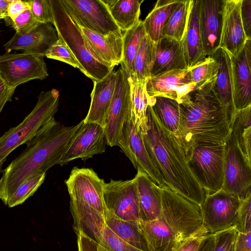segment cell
Masks as SVG:
<instances>
[{"mask_svg": "<svg viewBox=\"0 0 251 251\" xmlns=\"http://www.w3.org/2000/svg\"><path fill=\"white\" fill-rule=\"evenodd\" d=\"M188 69L181 41L162 37L153 42L151 76Z\"/></svg>", "mask_w": 251, "mask_h": 251, "instance_id": "cell-23", "label": "cell"}, {"mask_svg": "<svg viewBox=\"0 0 251 251\" xmlns=\"http://www.w3.org/2000/svg\"><path fill=\"white\" fill-rule=\"evenodd\" d=\"M208 234L202 233L190 237L181 242L175 251H197Z\"/></svg>", "mask_w": 251, "mask_h": 251, "instance_id": "cell-48", "label": "cell"}, {"mask_svg": "<svg viewBox=\"0 0 251 251\" xmlns=\"http://www.w3.org/2000/svg\"><path fill=\"white\" fill-rule=\"evenodd\" d=\"M241 200L220 190L206 194L201 206L204 226L209 234L234 227Z\"/></svg>", "mask_w": 251, "mask_h": 251, "instance_id": "cell-13", "label": "cell"}, {"mask_svg": "<svg viewBox=\"0 0 251 251\" xmlns=\"http://www.w3.org/2000/svg\"><path fill=\"white\" fill-rule=\"evenodd\" d=\"M237 234L234 227L214 233L213 251H235Z\"/></svg>", "mask_w": 251, "mask_h": 251, "instance_id": "cell-42", "label": "cell"}, {"mask_svg": "<svg viewBox=\"0 0 251 251\" xmlns=\"http://www.w3.org/2000/svg\"><path fill=\"white\" fill-rule=\"evenodd\" d=\"M65 182L70 198L74 230L86 218L105 219L108 213L104 199L105 182L92 169L74 167Z\"/></svg>", "mask_w": 251, "mask_h": 251, "instance_id": "cell-4", "label": "cell"}, {"mask_svg": "<svg viewBox=\"0 0 251 251\" xmlns=\"http://www.w3.org/2000/svg\"><path fill=\"white\" fill-rule=\"evenodd\" d=\"M59 98L56 89L42 91L34 108L22 122L0 137V169L12 151L32 139L40 128L54 117L58 110Z\"/></svg>", "mask_w": 251, "mask_h": 251, "instance_id": "cell-7", "label": "cell"}, {"mask_svg": "<svg viewBox=\"0 0 251 251\" xmlns=\"http://www.w3.org/2000/svg\"><path fill=\"white\" fill-rule=\"evenodd\" d=\"M140 222L151 251H175L180 244L161 218Z\"/></svg>", "mask_w": 251, "mask_h": 251, "instance_id": "cell-30", "label": "cell"}, {"mask_svg": "<svg viewBox=\"0 0 251 251\" xmlns=\"http://www.w3.org/2000/svg\"><path fill=\"white\" fill-rule=\"evenodd\" d=\"M11 0H0V13L2 19L7 18V9Z\"/></svg>", "mask_w": 251, "mask_h": 251, "instance_id": "cell-53", "label": "cell"}, {"mask_svg": "<svg viewBox=\"0 0 251 251\" xmlns=\"http://www.w3.org/2000/svg\"><path fill=\"white\" fill-rule=\"evenodd\" d=\"M158 187L162 204L160 218L172 231L179 244L198 234H209L203 225L201 206L165 184Z\"/></svg>", "mask_w": 251, "mask_h": 251, "instance_id": "cell-6", "label": "cell"}, {"mask_svg": "<svg viewBox=\"0 0 251 251\" xmlns=\"http://www.w3.org/2000/svg\"><path fill=\"white\" fill-rule=\"evenodd\" d=\"M235 251H251V232H238Z\"/></svg>", "mask_w": 251, "mask_h": 251, "instance_id": "cell-51", "label": "cell"}, {"mask_svg": "<svg viewBox=\"0 0 251 251\" xmlns=\"http://www.w3.org/2000/svg\"><path fill=\"white\" fill-rule=\"evenodd\" d=\"M134 177L139 204L140 221H150L160 218L162 204L158 185L140 171H137Z\"/></svg>", "mask_w": 251, "mask_h": 251, "instance_id": "cell-27", "label": "cell"}, {"mask_svg": "<svg viewBox=\"0 0 251 251\" xmlns=\"http://www.w3.org/2000/svg\"><path fill=\"white\" fill-rule=\"evenodd\" d=\"M79 27L91 53L100 62L111 68L121 63L123 34L111 33L104 36Z\"/></svg>", "mask_w": 251, "mask_h": 251, "instance_id": "cell-22", "label": "cell"}, {"mask_svg": "<svg viewBox=\"0 0 251 251\" xmlns=\"http://www.w3.org/2000/svg\"><path fill=\"white\" fill-rule=\"evenodd\" d=\"M221 190L240 200L251 196V162L242 152L231 132L225 143L224 180Z\"/></svg>", "mask_w": 251, "mask_h": 251, "instance_id": "cell-10", "label": "cell"}, {"mask_svg": "<svg viewBox=\"0 0 251 251\" xmlns=\"http://www.w3.org/2000/svg\"><path fill=\"white\" fill-rule=\"evenodd\" d=\"M225 144L200 143L186 152L188 162L206 195L221 190Z\"/></svg>", "mask_w": 251, "mask_h": 251, "instance_id": "cell-8", "label": "cell"}, {"mask_svg": "<svg viewBox=\"0 0 251 251\" xmlns=\"http://www.w3.org/2000/svg\"><path fill=\"white\" fill-rule=\"evenodd\" d=\"M76 235L78 251H107L101 245L82 233Z\"/></svg>", "mask_w": 251, "mask_h": 251, "instance_id": "cell-47", "label": "cell"}, {"mask_svg": "<svg viewBox=\"0 0 251 251\" xmlns=\"http://www.w3.org/2000/svg\"><path fill=\"white\" fill-rule=\"evenodd\" d=\"M104 199L109 212L127 221H140V209L135 177L126 180L111 179L104 187Z\"/></svg>", "mask_w": 251, "mask_h": 251, "instance_id": "cell-14", "label": "cell"}, {"mask_svg": "<svg viewBox=\"0 0 251 251\" xmlns=\"http://www.w3.org/2000/svg\"><path fill=\"white\" fill-rule=\"evenodd\" d=\"M12 22L16 33L18 34L27 33L40 24L33 17L30 8L18 15Z\"/></svg>", "mask_w": 251, "mask_h": 251, "instance_id": "cell-45", "label": "cell"}, {"mask_svg": "<svg viewBox=\"0 0 251 251\" xmlns=\"http://www.w3.org/2000/svg\"><path fill=\"white\" fill-rule=\"evenodd\" d=\"M230 56L233 100L237 110L251 105V39L236 56Z\"/></svg>", "mask_w": 251, "mask_h": 251, "instance_id": "cell-19", "label": "cell"}, {"mask_svg": "<svg viewBox=\"0 0 251 251\" xmlns=\"http://www.w3.org/2000/svg\"><path fill=\"white\" fill-rule=\"evenodd\" d=\"M181 43L188 68L207 56L200 27L199 0H190L187 25Z\"/></svg>", "mask_w": 251, "mask_h": 251, "instance_id": "cell-26", "label": "cell"}, {"mask_svg": "<svg viewBox=\"0 0 251 251\" xmlns=\"http://www.w3.org/2000/svg\"><path fill=\"white\" fill-rule=\"evenodd\" d=\"M230 130L242 152L251 162V105L236 111Z\"/></svg>", "mask_w": 251, "mask_h": 251, "instance_id": "cell-34", "label": "cell"}, {"mask_svg": "<svg viewBox=\"0 0 251 251\" xmlns=\"http://www.w3.org/2000/svg\"><path fill=\"white\" fill-rule=\"evenodd\" d=\"M4 172V170L0 169V174H2Z\"/></svg>", "mask_w": 251, "mask_h": 251, "instance_id": "cell-54", "label": "cell"}, {"mask_svg": "<svg viewBox=\"0 0 251 251\" xmlns=\"http://www.w3.org/2000/svg\"><path fill=\"white\" fill-rule=\"evenodd\" d=\"M106 144L104 128L95 123L83 122L58 164L62 166L75 159L86 160L102 153L105 151Z\"/></svg>", "mask_w": 251, "mask_h": 251, "instance_id": "cell-16", "label": "cell"}, {"mask_svg": "<svg viewBox=\"0 0 251 251\" xmlns=\"http://www.w3.org/2000/svg\"><path fill=\"white\" fill-rule=\"evenodd\" d=\"M0 74L15 90L21 84L33 79L43 80L49 75L44 57L25 52H6L0 55Z\"/></svg>", "mask_w": 251, "mask_h": 251, "instance_id": "cell-12", "label": "cell"}, {"mask_svg": "<svg viewBox=\"0 0 251 251\" xmlns=\"http://www.w3.org/2000/svg\"><path fill=\"white\" fill-rule=\"evenodd\" d=\"M102 0L121 31L130 29L140 21V7L144 0Z\"/></svg>", "mask_w": 251, "mask_h": 251, "instance_id": "cell-32", "label": "cell"}, {"mask_svg": "<svg viewBox=\"0 0 251 251\" xmlns=\"http://www.w3.org/2000/svg\"><path fill=\"white\" fill-rule=\"evenodd\" d=\"M80 233L101 245L107 251H142L118 237L103 220L91 221L83 227Z\"/></svg>", "mask_w": 251, "mask_h": 251, "instance_id": "cell-31", "label": "cell"}, {"mask_svg": "<svg viewBox=\"0 0 251 251\" xmlns=\"http://www.w3.org/2000/svg\"><path fill=\"white\" fill-rule=\"evenodd\" d=\"M58 38L68 46L80 65V71L93 81L106 76L113 68L100 62L91 53L80 27L64 9L60 0H50Z\"/></svg>", "mask_w": 251, "mask_h": 251, "instance_id": "cell-5", "label": "cell"}, {"mask_svg": "<svg viewBox=\"0 0 251 251\" xmlns=\"http://www.w3.org/2000/svg\"><path fill=\"white\" fill-rule=\"evenodd\" d=\"M105 224L118 237L130 245L142 251H151L140 221L122 220L108 211Z\"/></svg>", "mask_w": 251, "mask_h": 251, "instance_id": "cell-29", "label": "cell"}, {"mask_svg": "<svg viewBox=\"0 0 251 251\" xmlns=\"http://www.w3.org/2000/svg\"><path fill=\"white\" fill-rule=\"evenodd\" d=\"M152 107L162 125L175 135L186 152L187 135L179 103L169 98L156 97Z\"/></svg>", "mask_w": 251, "mask_h": 251, "instance_id": "cell-28", "label": "cell"}, {"mask_svg": "<svg viewBox=\"0 0 251 251\" xmlns=\"http://www.w3.org/2000/svg\"><path fill=\"white\" fill-rule=\"evenodd\" d=\"M36 19L40 23H50L53 22V16L50 0H26Z\"/></svg>", "mask_w": 251, "mask_h": 251, "instance_id": "cell-43", "label": "cell"}, {"mask_svg": "<svg viewBox=\"0 0 251 251\" xmlns=\"http://www.w3.org/2000/svg\"><path fill=\"white\" fill-rule=\"evenodd\" d=\"M196 88L214 79L217 74L218 63L211 55L188 68Z\"/></svg>", "mask_w": 251, "mask_h": 251, "instance_id": "cell-39", "label": "cell"}, {"mask_svg": "<svg viewBox=\"0 0 251 251\" xmlns=\"http://www.w3.org/2000/svg\"><path fill=\"white\" fill-rule=\"evenodd\" d=\"M146 35L143 22L141 20L123 34V59L121 62L125 66L130 77L133 73L134 59L141 42Z\"/></svg>", "mask_w": 251, "mask_h": 251, "instance_id": "cell-36", "label": "cell"}, {"mask_svg": "<svg viewBox=\"0 0 251 251\" xmlns=\"http://www.w3.org/2000/svg\"><path fill=\"white\" fill-rule=\"evenodd\" d=\"M48 58L59 60L80 70V65L68 46L58 38L47 51L46 55Z\"/></svg>", "mask_w": 251, "mask_h": 251, "instance_id": "cell-41", "label": "cell"}, {"mask_svg": "<svg viewBox=\"0 0 251 251\" xmlns=\"http://www.w3.org/2000/svg\"><path fill=\"white\" fill-rule=\"evenodd\" d=\"M214 234H208L200 245L197 251H213Z\"/></svg>", "mask_w": 251, "mask_h": 251, "instance_id": "cell-52", "label": "cell"}, {"mask_svg": "<svg viewBox=\"0 0 251 251\" xmlns=\"http://www.w3.org/2000/svg\"><path fill=\"white\" fill-rule=\"evenodd\" d=\"M26 0H11L7 9V17L11 21L24 11L29 8Z\"/></svg>", "mask_w": 251, "mask_h": 251, "instance_id": "cell-50", "label": "cell"}, {"mask_svg": "<svg viewBox=\"0 0 251 251\" xmlns=\"http://www.w3.org/2000/svg\"><path fill=\"white\" fill-rule=\"evenodd\" d=\"M130 95L131 100V120L139 129L146 117L149 105L152 106L154 97L150 98L146 89V81H136L130 79Z\"/></svg>", "mask_w": 251, "mask_h": 251, "instance_id": "cell-35", "label": "cell"}, {"mask_svg": "<svg viewBox=\"0 0 251 251\" xmlns=\"http://www.w3.org/2000/svg\"><path fill=\"white\" fill-rule=\"evenodd\" d=\"M140 129L147 151L164 184L201 206L206 193L190 168L180 142L162 125L152 106H148Z\"/></svg>", "mask_w": 251, "mask_h": 251, "instance_id": "cell-1", "label": "cell"}, {"mask_svg": "<svg viewBox=\"0 0 251 251\" xmlns=\"http://www.w3.org/2000/svg\"><path fill=\"white\" fill-rule=\"evenodd\" d=\"M73 22L78 26L107 35H122L102 0H60Z\"/></svg>", "mask_w": 251, "mask_h": 251, "instance_id": "cell-9", "label": "cell"}, {"mask_svg": "<svg viewBox=\"0 0 251 251\" xmlns=\"http://www.w3.org/2000/svg\"><path fill=\"white\" fill-rule=\"evenodd\" d=\"M211 56L218 63L217 74L212 83V90L225 109L230 128L236 111L233 100L230 56L221 48H219Z\"/></svg>", "mask_w": 251, "mask_h": 251, "instance_id": "cell-24", "label": "cell"}, {"mask_svg": "<svg viewBox=\"0 0 251 251\" xmlns=\"http://www.w3.org/2000/svg\"><path fill=\"white\" fill-rule=\"evenodd\" d=\"M0 18L2 19V16H1V14H0Z\"/></svg>", "mask_w": 251, "mask_h": 251, "instance_id": "cell-55", "label": "cell"}, {"mask_svg": "<svg viewBox=\"0 0 251 251\" xmlns=\"http://www.w3.org/2000/svg\"><path fill=\"white\" fill-rule=\"evenodd\" d=\"M180 0H158L143 22L146 35L153 42L162 38V31Z\"/></svg>", "mask_w": 251, "mask_h": 251, "instance_id": "cell-33", "label": "cell"}, {"mask_svg": "<svg viewBox=\"0 0 251 251\" xmlns=\"http://www.w3.org/2000/svg\"><path fill=\"white\" fill-rule=\"evenodd\" d=\"M240 12L244 32L251 39V0H242Z\"/></svg>", "mask_w": 251, "mask_h": 251, "instance_id": "cell-46", "label": "cell"}, {"mask_svg": "<svg viewBox=\"0 0 251 251\" xmlns=\"http://www.w3.org/2000/svg\"><path fill=\"white\" fill-rule=\"evenodd\" d=\"M223 0H199V23L204 51L207 56L219 48L222 23Z\"/></svg>", "mask_w": 251, "mask_h": 251, "instance_id": "cell-21", "label": "cell"}, {"mask_svg": "<svg viewBox=\"0 0 251 251\" xmlns=\"http://www.w3.org/2000/svg\"><path fill=\"white\" fill-rule=\"evenodd\" d=\"M117 146L121 148L137 171L145 173L157 185L165 184L147 151L140 129H137L131 118L124 125Z\"/></svg>", "mask_w": 251, "mask_h": 251, "instance_id": "cell-15", "label": "cell"}, {"mask_svg": "<svg viewBox=\"0 0 251 251\" xmlns=\"http://www.w3.org/2000/svg\"><path fill=\"white\" fill-rule=\"evenodd\" d=\"M45 176L46 173L40 174L21 184L8 200L6 205L13 207L22 204L43 183Z\"/></svg>", "mask_w": 251, "mask_h": 251, "instance_id": "cell-40", "label": "cell"}, {"mask_svg": "<svg viewBox=\"0 0 251 251\" xmlns=\"http://www.w3.org/2000/svg\"><path fill=\"white\" fill-rule=\"evenodd\" d=\"M190 0H180L162 31V37H168L181 41L188 21Z\"/></svg>", "mask_w": 251, "mask_h": 251, "instance_id": "cell-37", "label": "cell"}, {"mask_svg": "<svg viewBox=\"0 0 251 251\" xmlns=\"http://www.w3.org/2000/svg\"><path fill=\"white\" fill-rule=\"evenodd\" d=\"M83 124L65 126L54 117L42 126L24 151L4 170L0 179V199L6 205L23 183L58 164Z\"/></svg>", "mask_w": 251, "mask_h": 251, "instance_id": "cell-2", "label": "cell"}, {"mask_svg": "<svg viewBox=\"0 0 251 251\" xmlns=\"http://www.w3.org/2000/svg\"><path fill=\"white\" fill-rule=\"evenodd\" d=\"M153 42L146 35L142 39L134 59L133 73L130 79L146 81L151 76Z\"/></svg>", "mask_w": 251, "mask_h": 251, "instance_id": "cell-38", "label": "cell"}, {"mask_svg": "<svg viewBox=\"0 0 251 251\" xmlns=\"http://www.w3.org/2000/svg\"><path fill=\"white\" fill-rule=\"evenodd\" d=\"M234 228L239 233L251 232V196L241 200Z\"/></svg>", "mask_w": 251, "mask_h": 251, "instance_id": "cell-44", "label": "cell"}, {"mask_svg": "<svg viewBox=\"0 0 251 251\" xmlns=\"http://www.w3.org/2000/svg\"><path fill=\"white\" fill-rule=\"evenodd\" d=\"M120 64L104 128L107 144L111 147L118 146L124 125L131 114L130 76L124 64Z\"/></svg>", "mask_w": 251, "mask_h": 251, "instance_id": "cell-11", "label": "cell"}, {"mask_svg": "<svg viewBox=\"0 0 251 251\" xmlns=\"http://www.w3.org/2000/svg\"><path fill=\"white\" fill-rule=\"evenodd\" d=\"M15 90L8 85L0 74V113L6 103L12 101Z\"/></svg>", "mask_w": 251, "mask_h": 251, "instance_id": "cell-49", "label": "cell"}, {"mask_svg": "<svg viewBox=\"0 0 251 251\" xmlns=\"http://www.w3.org/2000/svg\"><path fill=\"white\" fill-rule=\"evenodd\" d=\"M116 79L113 69L103 78L94 82L90 107L83 123H93L105 128L108 110L112 100Z\"/></svg>", "mask_w": 251, "mask_h": 251, "instance_id": "cell-25", "label": "cell"}, {"mask_svg": "<svg viewBox=\"0 0 251 251\" xmlns=\"http://www.w3.org/2000/svg\"><path fill=\"white\" fill-rule=\"evenodd\" d=\"M242 0H223L222 23L219 48L230 56H236L249 40L241 18Z\"/></svg>", "mask_w": 251, "mask_h": 251, "instance_id": "cell-18", "label": "cell"}, {"mask_svg": "<svg viewBox=\"0 0 251 251\" xmlns=\"http://www.w3.org/2000/svg\"><path fill=\"white\" fill-rule=\"evenodd\" d=\"M214 79L195 88L178 102L188 150L200 143L225 144L230 135L225 109L212 90Z\"/></svg>", "mask_w": 251, "mask_h": 251, "instance_id": "cell-3", "label": "cell"}, {"mask_svg": "<svg viewBox=\"0 0 251 251\" xmlns=\"http://www.w3.org/2000/svg\"><path fill=\"white\" fill-rule=\"evenodd\" d=\"M0 19H1V18H0Z\"/></svg>", "mask_w": 251, "mask_h": 251, "instance_id": "cell-56", "label": "cell"}, {"mask_svg": "<svg viewBox=\"0 0 251 251\" xmlns=\"http://www.w3.org/2000/svg\"><path fill=\"white\" fill-rule=\"evenodd\" d=\"M58 39L56 30L51 24L40 23L27 33H15L4 47L7 52L21 50L44 57L50 47Z\"/></svg>", "mask_w": 251, "mask_h": 251, "instance_id": "cell-20", "label": "cell"}, {"mask_svg": "<svg viewBox=\"0 0 251 251\" xmlns=\"http://www.w3.org/2000/svg\"><path fill=\"white\" fill-rule=\"evenodd\" d=\"M196 88L188 69L174 70L150 76L146 81L150 98L161 97L177 101Z\"/></svg>", "mask_w": 251, "mask_h": 251, "instance_id": "cell-17", "label": "cell"}]
</instances>
